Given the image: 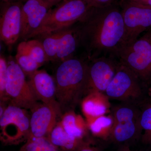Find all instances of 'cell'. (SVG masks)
<instances>
[{
	"label": "cell",
	"instance_id": "9a60e30c",
	"mask_svg": "<svg viewBox=\"0 0 151 151\" xmlns=\"http://www.w3.org/2000/svg\"><path fill=\"white\" fill-rule=\"evenodd\" d=\"M28 77L30 87L38 101L59 107L56 100L54 77L44 70H37Z\"/></svg>",
	"mask_w": 151,
	"mask_h": 151
},
{
	"label": "cell",
	"instance_id": "e0dca14e",
	"mask_svg": "<svg viewBox=\"0 0 151 151\" xmlns=\"http://www.w3.org/2000/svg\"><path fill=\"white\" fill-rule=\"evenodd\" d=\"M108 98L104 93L90 92L81 101L82 111L86 122L105 116L110 107Z\"/></svg>",
	"mask_w": 151,
	"mask_h": 151
},
{
	"label": "cell",
	"instance_id": "9c48e42d",
	"mask_svg": "<svg viewBox=\"0 0 151 151\" xmlns=\"http://www.w3.org/2000/svg\"><path fill=\"white\" fill-rule=\"evenodd\" d=\"M6 92L9 105L31 110L38 103L26 80L24 72L16 60L12 59L8 62Z\"/></svg>",
	"mask_w": 151,
	"mask_h": 151
},
{
	"label": "cell",
	"instance_id": "8992f818",
	"mask_svg": "<svg viewBox=\"0 0 151 151\" xmlns=\"http://www.w3.org/2000/svg\"><path fill=\"white\" fill-rule=\"evenodd\" d=\"M104 94L109 99L139 106L147 99L145 85L134 72L120 62L116 75Z\"/></svg>",
	"mask_w": 151,
	"mask_h": 151
},
{
	"label": "cell",
	"instance_id": "4316f807",
	"mask_svg": "<svg viewBox=\"0 0 151 151\" xmlns=\"http://www.w3.org/2000/svg\"><path fill=\"white\" fill-rule=\"evenodd\" d=\"M42 1L48 4L52 8V7L55 6L64 0H42Z\"/></svg>",
	"mask_w": 151,
	"mask_h": 151
},
{
	"label": "cell",
	"instance_id": "484cf974",
	"mask_svg": "<svg viewBox=\"0 0 151 151\" xmlns=\"http://www.w3.org/2000/svg\"><path fill=\"white\" fill-rule=\"evenodd\" d=\"M91 144H89L85 146L80 151H103L100 148L92 146Z\"/></svg>",
	"mask_w": 151,
	"mask_h": 151
},
{
	"label": "cell",
	"instance_id": "5bb4252c",
	"mask_svg": "<svg viewBox=\"0 0 151 151\" xmlns=\"http://www.w3.org/2000/svg\"><path fill=\"white\" fill-rule=\"evenodd\" d=\"M51 7L42 0H27L22 9L20 38L28 40L40 27Z\"/></svg>",
	"mask_w": 151,
	"mask_h": 151
},
{
	"label": "cell",
	"instance_id": "7402d4cb",
	"mask_svg": "<svg viewBox=\"0 0 151 151\" xmlns=\"http://www.w3.org/2000/svg\"><path fill=\"white\" fill-rule=\"evenodd\" d=\"M19 151H61L47 138L30 137Z\"/></svg>",
	"mask_w": 151,
	"mask_h": 151
},
{
	"label": "cell",
	"instance_id": "30bf717a",
	"mask_svg": "<svg viewBox=\"0 0 151 151\" xmlns=\"http://www.w3.org/2000/svg\"><path fill=\"white\" fill-rule=\"evenodd\" d=\"M121 8L126 44L136 40L142 32L151 29V7L132 0H123Z\"/></svg>",
	"mask_w": 151,
	"mask_h": 151
},
{
	"label": "cell",
	"instance_id": "ba28073f",
	"mask_svg": "<svg viewBox=\"0 0 151 151\" xmlns=\"http://www.w3.org/2000/svg\"><path fill=\"white\" fill-rule=\"evenodd\" d=\"M26 109L9 105L0 117V138L6 145H17L30 137V116Z\"/></svg>",
	"mask_w": 151,
	"mask_h": 151
},
{
	"label": "cell",
	"instance_id": "83f0119b",
	"mask_svg": "<svg viewBox=\"0 0 151 151\" xmlns=\"http://www.w3.org/2000/svg\"><path fill=\"white\" fill-rule=\"evenodd\" d=\"M132 1L151 7V0H132Z\"/></svg>",
	"mask_w": 151,
	"mask_h": 151
},
{
	"label": "cell",
	"instance_id": "52a82bcc",
	"mask_svg": "<svg viewBox=\"0 0 151 151\" xmlns=\"http://www.w3.org/2000/svg\"><path fill=\"white\" fill-rule=\"evenodd\" d=\"M36 38L43 45L47 62L60 63L73 57L80 45L76 24L68 28Z\"/></svg>",
	"mask_w": 151,
	"mask_h": 151
},
{
	"label": "cell",
	"instance_id": "2e32d148",
	"mask_svg": "<svg viewBox=\"0 0 151 151\" xmlns=\"http://www.w3.org/2000/svg\"><path fill=\"white\" fill-rule=\"evenodd\" d=\"M49 139L61 151H80L85 146L91 144L87 139L76 137L68 134L60 120L52 131Z\"/></svg>",
	"mask_w": 151,
	"mask_h": 151
},
{
	"label": "cell",
	"instance_id": "44dd1931",
	"mask_svg": "<svg viewBox=\"0 0 151 151\" xmlns=\"http://www.w3.org/2000/svg\"><path fill=\"white\" fill-rule=\"evenodd\" d=\"M87 127L92 134L101 138L110 137L113 127L111 116H103L86 122Z\"/></svg>",
	"mask_w": 151,
	"mask_h": 151
},
{
	"label": "cell",
	"instance_id": "8fae6325",
	"mask_svg": "<svg viewBox=\"0 0 151 151\" xmlns=\"http://www.w3.org/2000/svg\"><path fill=\"white\" fill-rule=\"evenodd\" d=\"M22 2H1L0 39L11 47L20 38Z\"/></svg>",
	"mask_w": 151,
	"mask_h": 151
},
{
	"label": "cell",
	"instance_id": "4dcf8cb0",
	"mask_svg": "<svg viewBox=\"0 0 151 151\" xmlns=\"http://www.w3.org/2000/svg\"><path fill=\"white\" fill-rule=\"evenodd\" d=\"M1 2L4 3H14V2H22L24 3L27 0H1Z\"/></svg>",
	"mask_w": 151,
	"mask_h": 151
},
{
	"label": "cell",
	"instance_id": "3957f363",
	"mask_svg": "<svg viewBox=\"0 0 151 151\" xmlns=\"http://www.w3.org/2000/svg\"><path fill=\"white\" fill-rule=\"evenodd\" d=\"M94 6L89 0H64L51 8L29 40L71 27L81 21Z\"/></svg>",
	"mask_w": 151,
	"mask_h": 151
},
{
	"label": "cell",
	"instance_id": "cb8c5ba5",
	"mask_svg": "<svg viewBox=\"0 0 151 151\" xmlns=\"http://www.w3.org/2000/svg\"><path fill=\"white\" fill-rule=\"evenodd\" d=\"M8 79V61L2 55H0V100L9 104L6 89Z\"/></svg>",
	"mask_w": 151,
	"mask_h": 151
},
{
	"label": "cell",
	"instance_id": "6da1fadb",
	"mask_svg": "<svg viewBox=\"0 0 151 151\" xmlns=\"http://www.w3.org/2000/svg\"><path fill=\"white\" fill-rule=\"evenodd\" d=\"M76 25L88 61L103 56L116 58L126 44L122 9L115 4L94 7Z\"/></svg>",
	"mask_w": 151,
	"mask_h": 151
},
{
	"label": "cell",
	"instance_id": "4fadbf2b",
	"mask_svg": "<svg viewBox=\"0 0 151 151\" xmlns=\"http://www.w3.org/2000/svg\"><path fill=\"white\" fill-rule=\"evenodd\" d=\"M30 111V137L49 139L52 131L59 121L58 119L62 116L59 106L38 103Z\"/></svg>",
	"mask_w": 151,
	"mask_h": 151
},
{
	"label": "cell",
	"instance_id": "277c9868",
	"mask_svg": "<svg viewBox=\"0 0 151 151\" xmlns=\"http://www.w3.org/2000/svg\"><path fill=\"white\" fill-rule=\"evenodd\" d=\"M140 106L121 102L112 108L113 127L109 139L120 146L128 145L140 139L142 134Z\"/></svg>",
	"mask_w": 151,
	"mask_h": 151
},
{
	"label": "cell",
	"instance_id": "ac0fdd59",
	"mask_svg": "<svg viewBox=\"0 0 151 151\" xmlns=\"http://www.w3.org/2000/svg\"><path fill=\"white\" fill-rule=\"evenodd\" d=\"M63 129L68 134L76 137L86 139L87 127L81 116L75 111H68L63 114L60 120Z\"/></svg>",
	"mask_w": 151,
	"mask_h": 151
},
{
	"label": "cell",
	"instance_id": "f1b7e54d",
	"mask_svg": "<svg viewBox=\"0 0 151 151\" xmlns=\"http://www.w3.org/2000/svg\"><path fill=\"white\" fill-rule=\"evenodd\" d=\"M147 94L148 99L151 102V80L147 86Z\"/></svg>",
	"mask_w": 151,
	"mask_h": 151
},
{
	"label": "cell",
	"instance_id": "5b68a950",
	"mask_svg": "<svg viewBox=\"0 0 151 151\" xmlns=\"http://www.w3.org/2000/svg\"><path fill=\"white\" fill-rule=\"evenodd\" d=\"M116 58L134 72L147 88L151 80V30L126 44Z\"/></svg>",
	"mask_w": 151,
	"mask_h": 151
},
{
	"label": "cell",
	"instance_id": "603a6c76",
	"mask_svg": "<svg viewBox=\"0 0 151 151\" xmlns=\"http://www.w3.org/2000/svg\"><path fill=\"white\" fill-rule=\"evenodd\" d=\"M15 60L26 76H27L32 75L41 66L28 54L17 48Z\"/></svg>",
	"mask_w": 151,
	"mask_h": 151
},
{
	"label": "cell",
	"instance_id": "7c38bea8",
	"mask_svg": "<svg viewBox=\"0 0 151 151\" xmlns=\"http://www.w3.org/2000/svg\"><path fill=\"white\" fill-rule=\"evenodd\" d=\"M119 63L117 58L112 56L100 57L89 61V92L104 94L116 75Z\"/></svg>",
	"mask_w": 151,
	"mask_h": 151
},
{
	"label": "cell",
	"instance_id": "ffe728a7",
	"mask_svg": "<svg viewBox=\"0 0 151 151\" xmlns=\"http://www.w3.org/2000/svg\"><path fill=\"white\" fill-rule=\"evenodd\" d=\"M140 108L142 132L140 140L143 145L151 148V102L147 99L140 105Z\"/></svg>",
	"mask_w": 151,
	"mask_h": 151
},
{
	"label": "cell",
	"instance_id": "7a4b0ae2",
	"mask_svg": "<svg viewBox=\"0 0 151 151\" xmlns=\"http://www.w3.org/2000/svg\"><path fill=\"white\" fill-rule=\"evenodd\" d=\"M89 61L73 57L60 63L54 77L56 100L63 114L75 111L89 92Z\"/></svg>",
	"mask_w": 151,
	"mask_h": 151
},
{
	"label": "cell",
	"instance_id": "d6986e66",
	"mask_svg": "<svg viewBox=\"0 0 151 151\" xmlns=\"http://www.w3.org/2000/svg\"><path fill=\"white\" fill-rule=\"evenodd\" d=\"M17 48L28 54L41 66L47 62L43 45L37 39L22 41L18 45Z\"/></svg>",
	"mask_w": 151,
	"mask_h": 151
},
{
	"label": "cell",
	"instance_id": "f546056e",
	"mask_svg": "<svg viewBox=\"0 0 151 151\" xmlns=\"http://www.w3.org/2000/svg\"><path fill=\"white\" fill-rule=\"evenodd\" d=\"M117 151H134L132 150L130 148L129 146L122 145L120 146V147Z\"/></svg>",
	"mask_w": 151,
	"mask_h": 151
},
{
	"label": "cell",
	"instance_id": "d4e9b609",
	"mask_svg": "<svg viewBox=\"0 0 151 151\" xmlns=\"http://www.w3.org/2000/svg\"><path fill=\"white\" fill-rule=\"evenodd\" d=\"M95 7H103L114 4L115 0H89Z\"/></svg>",
	"mask_w": 151,
	"mask_h": 151
}]
</instances>
